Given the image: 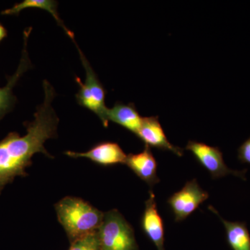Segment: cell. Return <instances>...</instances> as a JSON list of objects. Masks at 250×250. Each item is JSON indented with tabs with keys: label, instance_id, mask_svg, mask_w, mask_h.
Instances as JSON below:
<instances>
[{
	"label": "cell",
	"instance_id": "obj_1",
	"mask_svg": "<svg viewBox=\"0 0 250 250\" xmlns=\"http://www.w3.org/2000/svg\"><path fill=\"white\" fill-rule=\"evenodd\" d=\"M43 103L38 106L34 120L24 123L27 134L21 136L13 131L0 141V194L16 177L28 176L26 169L32 165L34 154L42 153L54 158L46 150L44 144L57 136L59 119L52 107L56 93L47 80L43 81Z\"/></svg>",
	"mask_w": 250,
	"mask_h": 250
},
{
	"label": "cell",
	"instance_id": "obj_2",
	"mask_svg": "<svg viewBox=\"0 0 250 250\" xmlns=\"http://www.w3.org/2000/svg\"><path fill=\"white\" fill-rule=\"evenodd\" d=\"M57 218L70 243L96 232L104 213L79 197L67 196L55 205Z\"/></svg>",
	"mask_w": 250,
	"mask_h": 250
},
{
	"label": "cell",
	"instance_id": "obj_3",
	"mask_svg": "<svg viewBox=\"0 0 250 250\" xmlns=\"http://www.w3.org/2000/svg\"><path fill=\"white\" fill-rule=\"evenodd\" d=\"M97 235L100 250H139L134 229L117 209L104 213Z\"/></svg>",
	"mask_w": 250,
	"mask_h": 250
},
{
	"label": "cell",
	"instance_id": "obj_4",
	"mask_svg": "<svg viewBox=\"0 0 250 250\" xmlns=\"http://www.w3.org/2000/svg\"><path fill=\"white\" fill-rule=\"evenodd\" d=\"M76 45L82 65L85 71V80L84 83L79 77H75V82L80 85V90L76 94L77 103L83 107L86 108L96 114L103 123L104 127H108L107 118L108 108L105 104L106 98V90L104 88L100 81L99 80L96 73L90 65L89 62L87 60L84 54L82 52L77 45L75 39L72 40Z\"/></svg>",
	"mask_w": 250,
	"mask_h": 250
},
{
	"label": "cell",
	"instance_id": "obj_5",
	"mask_svg": "<svg viewBox=\"0 0 250 250\" xmlns=\"http://www.w3.org/2000/svg\"><path fill=\"white\" fill-rule=\"evenodd\" d=\"M186 149L192 153L199 164L209 172L212 178L219 179L232 174L243 180H247L246 175L248 170H236L229 168L224 161L223 154L220 148L202 142L189 141Z\"/></svg>",
	"mask_w": 250,
	"mask_h": 250
},
{
	"label": "cell",
	"instance_id": "obj_6",
	"mask_svg": "<svg viewBox=\"0 0 250 250\" xmlns=\"http://www.w3.org/2000/svg\"><path fill=\"white\" fill-rule=\"evenodd\" d=\"M209 197L196 179L189 181L178 192H174L167 200L174 215L176 223L184 221L195 211Z\"/></svg>",
	"mask_w": 250,
	"mask_h": 250
},
{
	"label": "cell",
	"instance_id": "obj_7",
	"mask_svg": "<svg viewBox=\"0 0 250 250\" xmlns=\"http://www.w3.org/2000/svg\"><path fill=\"white\" fill-rule=\"evenodd\" d=\"M136 135L147 147L170 151L178 156L184 155L183 149L174 146L167 139L158 116L143 118Z\"/></svg>",
	"mask_w": 250,
	"mask_h": 250
},
{
	"label": "cell",
	"instance_id": "obj_8",
	"mask_svg": "<svg viewBox=\"0 0 250 250\" xmlns=\"http://www.w3.org/2000/svg\"><path fill=\"white\" fill-rule=\"evenodd\" d=\"M141 228L157 250H166L165 230L163 219L158 211L154 192L149 191L141 218Z\"/></svg>",
	"mask_w": 250,
	"mask_h": 250
},
{
	"label": "cell",
	"instance_id": "obj_9",
	"mask_svg": "<svg viewBox=\"0 0 250 250\" xmlns=\"http://www.w3.org/2000/svg\"><path fill=\"white\" fill-rule=\"evenodd\" d=\"M31 29L32 28L28 27L24 31L22 57L16 72L12 76L9 77L7 83L5 86L2 88L0 87V120L14 108L16 98L13 94V89L21 77L32 67L27 51L28 39L30 35Z\"/></svg>",
	"mask_w": 250,
	"mask_h": 250
},
{
	"label": "cell",
	"instance_id": "obj_10",
	"mask_svg": "<svg viewBox=\"0 0 250 250\" xmlns=\"http://www.w3.org/2000/svg\"><path fill=\"white\" fill-rule=\"evenodd\" d=\"M65 154L74 159L86 158L102 166L125 164L127 156L118 143L110 141L98 143L88 152H75L67 151Z\"/></svg>",
	"mask_w": 250,
	"mask_h": 250
},
{
	"label": "cell",
	"instance_id": "obj_11",
	"mask_svg": "<svg viewBox=\"0 0 250 250\" xmlns=\"http://www.w3.org/2000/svg\"><path fill=\"white\" fill-rule=\"evenodd\" d=\"M125 165L149 187L152 188L160 182L157 176V161L147 146H146L141 152L128 154Z\"/></svg>",
	"mask_w": 250,
	"mask_h": 250
},
{
	"label": "cell",
	"instance_id": "obj_12",
	"mask_svg": "<svg viewBox=\"0 0 250 250\" xmlns=\"http://www.w3.org/2000/svg\"><path fill=\"white\" fill-rule=\"evenodd\" d=\"M108 121L113 122L136 134L142 124L143 117L140 116L134 104H126L116 103L111 108H108Z\"/></svg>",
	"mask_w": 250,
	"mask_h": 250
},
{
	"label": "cell",
	"instance_id": "obj_13",
	"mask_svg": "<svg viewBox=\"0 0 250 250\" xmlns=\"http://www.w3.org/2000/svg\"><path fill=\"white\" fill-rule=\"evenodd\" d=\"M223 223L228 246L231 250H250V233L246 222H231L220 216L212 206L208 207Z\"/></svg>",
	"mask_w": 250,
	"mask_h": 250
},
{
	"label": "cell",
	"instance_id": "obj_14",
	"mask_svg": "<svg viewBox=\"0 0 250 250\" xmlns=\"http://www.w3.org/2000/svg\"><path fill=\"white\" fill-rule=\"evenodd\" d=\"M57 6H58V3L54 0H24L22 2L15 4L13 7L1 11V14L4 16H18L23 10L33 9V8L45 10L53 16L57 24L63 29L67 36L70 37L72 41L74 40L75 34L70 29H67L59 17Z\"/></svg>",
	"mask_w": 250,
	"mask_h": 250
},
{
	"label": "cell",
	"instance_id": "obj_15",
	"mask_svg": "<svg viewBox=\"0 0 250 250\" xmlns=\"http://www.w3.org/2000/svg\"><path fill=\"white\" fill-rule=\"evenodd\" d=\"M68 250H100L97 231L72 242Z\"/></svg>",
	"mask_w": 250,
	"mask_h": 250
},
{
	"label": "cell",
	"instance_id": "obj_16",
	"mask_svg": "<svg viewBox=\"0 0 250 250\" xmlns=\"http://www.w3.org/2000/svg\"><path fill=\"white\" fill-rule=\"evenodd\" d=\"M238 159L242 164L250 165V136L238 147Z\"/></svg>",
	"mask_w": 250,
	"mask_h": 250
},
{
	"label": "cell",
	"instance_id": "obj_17",
	"mask_svg": "<svg viewBox=\"0 0 250 250\" xmlns=\"http://www.w3.org/2000/svg\"><path fill=\"white\" fill-rule=\"evenodd\" d=\"M8 35L7 30L6 28L0 23V42H1Z\"/></svg>",
	"mask_w": 250,
	"mask_h": 250
}]
</instances>
